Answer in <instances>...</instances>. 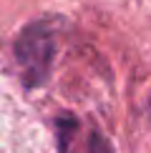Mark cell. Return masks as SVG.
<instances>
[{"label":"cell","instance_id":"cell-1","mask_svg":"<svg viewBox=\"0 0 151 153\" xmlns=\"http://www.w3.org/2000/svg\"><path fill=\"white\" fill-rule=\"evenodd\" d=\"M55 43L53 30L46 23H30L15 40V60L23 68V80L28 88H38L48 80Z\"/></svg>","mask_w":151,"mask_h":153},{"label":"cell","instance_id":"cell-2","mask_svg":"<svg viewBox=\"0 0 151 153\" xmlns=\"http://www.w3.org/2000/svg\"><path fill=\"white\" fill-rule=\"evenodd\" d=\"M55 131H58V151L68 153V146H71V138L76 133V118L73 116H61L55 120Z\"/></svg>","mask_w":151,"mask_h":153},{"label":"cell","instance_id":"cell-3","mask_svg":"<svg viewBox=\"0 0 151 153\" xmlns=\"http://www.w3.org/2000/svg\"><path fill=\"white\" fill-rule=\"evenodd\" d=\"M88 153H113V151H111L108 141H106L101 133L93 131V133H91V138H88Z\"/></svg>","mask_w":151,"mask_h":153}]
</instances>
